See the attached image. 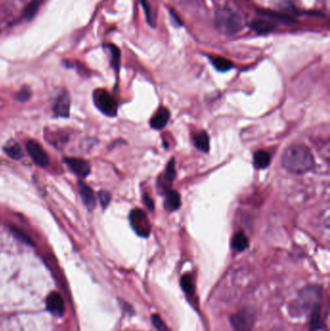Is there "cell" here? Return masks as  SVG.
Instances as JSON below:
<instances>
[{
	"instance_id": "6da1fadb",
	"label": "cell",
	"mask_w": 330,
	"mask_h": 331,
	"mask_svg": "<svg viewBox=\"0 0 330 331\" xmlns=\"http://www.w3.org/2000/svg\"><path fill=\"white\" fill-rule=\"evenodd\" d=\"M282 166L288 172L302 174L312 170L315 166L313 154L303 145L288 147L282 156Z\"/></svg>"
},
{
	"instance_id": "7a4b0ae2",
	"label": "cell",
	"mask_w": 330,
	"mask_h": 331,
	"mask_svg": "<svg viewBox=\"0 0 330 331\" xmlns=\"http://www.w3.org/2000/svg\"><path fill=\"white\" fill-rule=\"evenodd\" d=\"M214 24L220 33L230 36L240 31L243 26V18L237 11L229 7H223L216 11Z\"/></svg>"
},
{
	"instance_id": "3957f363",
	"label": "cell",
	"mask_w": 330,
	"mask_h": 331,
	"mask_svg": "<svg viewBox=\"0 0 330 331\" xmlns=\"http://www.w3.org/2000/svg\"><path fill=\"white\" fill-rule=\"evenodd\" d=\"M321 298V289L318 287H308L305 288L299 295L297 300L290 307V313L294 315L304 314L309 309H313L315 306L319 304Z\"/></svg>"
},
{
	"instance_id": "277c9868",
	"label": "cell",
	"mask_w": 330,
	"mask_h": 331,
	"mask_svg": "<svg viewBox=\"0 0 330 331\" xmlns=\"http://www.w3.org/2000/svg\"><path fill=\"white\" fill-rule=\"evenodd\" d=\"M93 101L97 109L108 116H115L118 113V102L105 89H96L93 93Z\"/></svg>"
},
{
	"instance_id": "5b68a950",
	"label": "cell",
	"mask_w": 330,
	"mask_h": 331,
	"mask_svg": "<svg viewBox=\"0 0 330 331\" xmlns=\"http://www.w3.org/2000/svg\"><path fill=\"white\" fill-rule=\"evenodd\" d=\"M130 224L135 233L142 238H148L151 232V226L148 217L144 210L140 208L133 209L129 216Z\"/></svg>"
},
{
	"instance_id": "8992f818",
	"label": "cell",
	"mask_w": 330,
	"mask_h": 331,
	"mask_svg": "<svg viewBox=\"0 0 330 331\" xmlns=\"http://www.w3.org/2000/svg\"><path fill=\"white\" fill-rule=\"evenodd\" d=\"M255 316L251 309H243L230 317L235 331H252Z\"/></svg>"
},
{
	"instance_id": "52a82bcc",
	"label": "cell",
	"mask_w": 330,
	"mask_h": 331,
	"mask_svg": "<svg viewBox=\"0 0 330 331\" xmlns=\"http://www.w3.org/2000/svg\"><path fill=\"white\" fill-rule=\"evenodd\" d=\"M26 150L33 160L36 165L39 167L45 168L49 165L50 158L49 155L46 153L45 149L43 148L42 145L38 144L36 141L30 140L26 143Z\"/></svg>"
},
{
	"instance_id": "ba28073f",
	"label": "cell",
	"mask_w": 330,
	"mask_h": 331,
	"mask_svg": "<svg viewBox=\"0 0 330 331\" xmlns=\"http://www.w3.org/2000/svg\"><path fill=\"white\" fill-rule=\"evenodd\" d=\"M65 163L71 170L76 174L79 178H86L90 172V166L87 162L76 157L65 158Z\"/></svg>"
},
{
	"instance_id": "9c48e42d",
	"label": "cell",
	"mask_w": 330,
	"mask_h": 331,
	"mask_svg": "<svg viewBox=\"0 0 330 331\" xmlns=\"http://www.w3.org/2000/svg\"><path fill=\"white\" fill-rule=\"evenodd\" d=\"M46 305L47 309L52 314L62 316L65 312L64 299L61 297V295L56 291H52L49 295V297H47Z\"/></svg>"
},
{
	"instance_id": "30bf717a",
	"label": "cell",
	"mask_w": 330,
	"mask_h": 331,
	"mask_svg": "<svg viewBox=\"0 0 330 331\" xmlns=\"http://www.w3.org/2000/svg\"><path fill=\"white\" fill-rule=\"evenodd\" d=\"M70 106H71V99L69 94L67 91H62L54 104V107H53L54 114L59 118H68L70 114Z\"/></svg>"
},
{
	"instance_id": "8fae6325",
	"label": "cell",
	"mask_w": 330,
	"mask_h": 331,
	"mask_svg": "<svg viewBox=\"0 0 330 331\" xmlns=\"http://www.w3.org/2000/svg\"><path fill=\"white\" fill-rule=\"evenodd\" d=\"M79 191H80V195L83 199V202L85 203V206L88 209H93L95 207V197H94L93 191L90 187L88 186L86 183L84 181H79Z\"/></svg>"
},
{
	"instance_id": "7c38bea8",
	"label": "cell",
	"mask_w": 330,
	"mask_h": 331,
	"mask_svg": "<svg viewBox=\"0 0 330 331\" xmlns=\"http://www.w3.org/2000/svg\"><path fill=\"white\" fill-rule=\"evenodd\" d=\"M169 116H170L169 110L162 107L153 115L152 119L150 120V126L155 130L163 129L169 122Z\"/></svg>"
},
{
	"instance_id": "4fadbf2b",
	"label": "cell",
	"mask_w": 330,
	"mask_h": 331,
	"mask_svg": "<svg viewBox=\"0 0 330 331\" xmlns=\"http://www.w3.org/2000/svg\"><path fill=\"white\" fill-rule=\"evenodd\" d=\"M259 14L261 17L269 18V21L273 23H281V24H295L297 23L293 17L288 15H283L280 13L273 12L270 10H259Z\"/></svg>"
},
{
	"instance_id": "5bb4252c",
	"label": "cell",
	"mask_w": 330,
	"mask_h": 331,
	"mask_svg": "<svg viewBox=\"0 0 330 331\" xmlns=\"http://www.w3.org/2000/svg\"><path fill=\"white\" fill-rule=\"evenodd\" d=\"M174 178H176V161H174V159H171L169 162V164L167 165L164 176H162L160 178L162 180V181H159L160 187L164 188V190L169 192V185L172 183Z\"/></svg>"
},
{
	"instance_id": "9a60e30c",
	"label": "cell",
	"mask_w": 330,
	"mask_h": 331,
	"mask_svg": "<svg viewBox=\"0 0 330 331\" xmlns=\"http://www.w3.org/2000/svg\"><path fill=\"white\" fill-rule=\"evenodd\" d=\"M180 205H181V199L179 193L178 191L169 190L166 195L165 202H164V206L166 210H168L169 212L176 211L180 207Z\"/></svg>"
},
{
	"instance_id": "2e32d148",
	"label": "cell",
	"mask_w": 330,
	"mask_h": 331,
	"mask_svg": "<svg viewBox=\"0 0 330 331\" xmlns=\"http://www.w3.org/2000/svg\"><path fill=\"white\" fill-rule=\"evenodd\" d=\"M276 26L277 25L275 23L271 22L269 20H258V21H255L251 25V27L258 34L263 35L270 33Z\"/></svg>"
},
{
	"instance_id": "e0dca14e",
	"label": "cell",
	"mask_w": 330,
	"mask_h": 331,
	"mask_svg": "<svg viewBox=\"0 0 330 331\" xmlns=\"http://www.w3.org/2000/svg\"><path fill=\"white\" fill-rule=\"evenodd\" d=\"M231 245L234 247V249H236L238 252H242L247 249L249 246V240L246 237L245 233L242 231L237 232L232 238Z\"/></svg>"
},
{
	"instance_id": "ac0fdd59",
	"label": "cell",
	"mask_w": 330,
	"mask_h": 331,
	"mask_svg": "<svg viewBox=\"0 0 330 331\" xmlns=\"http://www.w3.org/2000/svg\"><path fill=\"white\" fill-rule=\"evenodd\" d=\"M194 145L196 147L203 151V152H208L209 150V137L207 135L206 132H200L194 137Z\"/></svg>"
},
{
	"instance_id": "d6986e66",
	"label": "cell",
	"mask_w": 330,
	"mask_h": 331,
	"mask_svg": "<svg viewBox=\"0 0 330 331\" xmlns=\"http://www.w3.org/2000/svg\"><path fill=\"white\" fill-rule=\"evenodd\" d=\"M270 164V155L266 151L260 150L258 152L255 153L254 155V165L257 169H265L269 166Z\"/></svg>"
},
{
	"instance_id": "ffe728a7",
	"label": "cell",
	"mask_w": 330,
	"mask_h": 331,
	"mask_svg": "<svg viewBox=\"0 0 330 331\" xmlns=\"http://www.w3.org/2000/svg\"><path fill=\"white\" fill-rule=\"evenodd\" d=\"M4 151L14 160H20L23 157V150L16 142H8L4 146Z\"/></svg>"
},
{
	"instance_id": "44dd1931",
	"label": "cell",
	"mask_w": 330,
	"mask_h": 331,
	"mask_svg": "<svg viewBox=\"0 0 330 331\" xmlns=\"http://www.w3.org/2000/svg\"><path fill=\"white\" fill-rule=\"evenodd\" d=\"M180 283H181V288L185 291L187 296L191 297H194V295H195V284H194L192 276L189 275V274L182 276Z\"/></svg>"
},
{
	"instance_id": "7402d4cb",
	"label": "cell",
	"mask_w": 330,
	"mask_h": 331,
	"mask_svg": "<svg viewBox=\"0 0 330 331\" xmlns=\"http://www.w3.org/2000/svg\"><path fill=\"white\" fill-rule=\"evenodd\" d=\"M312 318H311V331H317L322 326V313L321 305L317 304L312 309Z\"/></svg>"
},
{
	"instance_id": "603a6c76",
	"label": "cell",
	"mask_w": 330,
	"mask_h": 331,
	"mask_svg": "<svg viewBox=\"0 0 330 331\" xmlns=\"http://www.w3.org/2000/svg\"><path fill=\"white\" fill-rule=\"evenodd\" d=\"M212 64L215 68L220 72H227L231 68H234V64L231 61L226 60L224 57H213L211 59Z\"/></svg>"
},
{
	"instance_id": "cb8c5ba5",
	"label": "cell",
	"mask_w": 330,
	"mask_h": 331,
	"mask_svg": "<svg viewBox=\"0 0 330 331\" xmlns=\"http://www.w3.org/2000/svg\"><path fill=\"white\" fill-rule=\"evenodd\" d=\"M107 48L110 50L111 53V66L117 72H119L120 67V51L114 45H107Z\"/></svg>"
},
{
	"instance_id": "d4e9b609",
	"label": "cell",
	"mask_w": 330,
	"mask_h": 331,
	"mask_svg": "<svg viewBox=\"0 0 330 331\" xmlns=\"http://www.w3.org/2000/svg\"><path fill=\"white\" fill-rule=\"evenodd\" d=\"M11 231H12V233L14 235V237L17 238V240L22 241L23 243L27 244V245L33 246V240H32L31 238H29L24 230L18 229L17 227H11Z\"/></svg>"
},
{
	"instance_id": "484cf974",
	"label": "cell",
	"mask_w": 330,
	"mask_h": 331,
	"mask_svg": "<svg viewBox=\"0 0 330 331\" xmlns=\"http://www.w3.org/2000/svg\"><path fill=\"white\" fill-rule=\"evenodd\" d=\"M41 2L39 0H32L30 3H28L26 5V9L24 11V15L27 20H30L35 16V14L37 13L38 9L40 7Z\"/></svg>"
},
{
	"instance_id": "4316f807",
	"label": "cell",
	"mask_w": 330,
	"mask_h": 331,
	"mask_svg": "<svg viewBox=\"0 0 330 331\" xmlns=\"http://www.w3.org/2000/svg\"><path fill=\"white\" fill-rule=\"evenodd\" d=\"M140 1H141V4L143 5L147 23L151 26H155V15L152 13L149 2L147 0H140Z\"/></svg>"
},
{
	"instance_id": "83f0119b",
	"label": "cell",
	"mask_w": 330,
	"mask_h": 331,
	"mask_svg": "<svg viewBox=\"0 0 330 331\" xmlns=\"http://www.w3.org/2000/svg\"><path fill=\"white\" fill-rule=\"evenodd\" d=\"M151 321H152L153 324H154V326H155V328L157 330L171 331L158 315H152L151 316Z\"/></svg>"
},
{
	"instance_id": "f1b7e54d",
	"label": "cell",
	"mask_w": 330,
	"mask_h": 331,
	"mask_svg": "<svg viewBox=\"0 0 330 331\" xmlns=\"http://www.w3.org/2000/svg\"><path fill=\"white\" fill-rule=\"evenodd\" d=\"M98 199L100 201V204H101L102 207L105 209L107 208V206L110 204V200H111V195H110V192L107 191V190H101L99 193H98Z\"/></svg>"
},
{
	"instance_id": "f546056e",
	"label": "cell",
	"mask_w": 330,
	"mask_h": 331,
	"mask_svg": "<svg viewBox=\"0 0 330 331\" xmlns=\"http://www.w3.org/2000/svg\"><path fill=\"white\" fill-rule=\"evenodd\" d=\"M31 96V91L28 87H23L16 95H15V99L17 100L18 102H26L27 101Z\"/></svg>"
},
{
	"instance_id": "4dcf8cb0",
	"label": "cell",
	"mask_w": 330,
	"mask_h": 331,
	"mask_svg": "<svg viewBox=\"0 0 330 331\" xmlns=\"http://www.w3.org/2000/svg\"><path fill=\"white\" fill-rule=\"evenodd\" d=\"M144 204L150 209V210H153L154 209V202H153L152 199L149 198V196L147 194H144Z\"/></svg>"
}]
</instances>
